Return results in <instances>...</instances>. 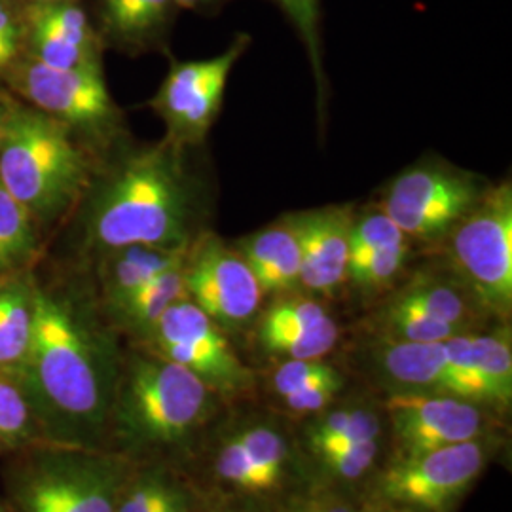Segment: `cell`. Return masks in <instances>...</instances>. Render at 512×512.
Instances as JSON below:
<instances>
[{
    "label": "cell",
    "instance_id": "obj_13",
    "mask_svg": "<svg viewBox=\"0 0 512 512\" xmlns=\"http://www.w3.org/2000/svg\"><path fill=\"white\" fill-rule=\"evenodd\" d=\"M395 458H410L437 448L480 439L484 416L478 404L433 393L401 391L387 404Z\"/></svg>",
    "mask_w": 512,
    "mask_h": 512
},
{
    "label": "cell",
    "instance_id": "obj_28",
    "mask_svg": "<svg viewBox=\"0 0 512 512\" xmlns=\"http://www.w3.org/2000/svg\"><path fill=\"white\" fill-rule=\"evenodd\" d=\"M338 342V327L327 319L310 329L291 330L260 336V344L272 353H281L289 359H323Z\"/></svg>",
    "mask_w": 512,
    "mask_h": 512
},
{
    "label": "cell",
    "instance_id": "obj_10",
    "mask_svg": "<svg viewBox=\"0 0 512 512\" xmlns=\"http://www.w3.org/2000/svg\"><path fill=\"white\" fill-rule=\"evenodd\" d=\"M247 44L249 37L241 35L217 57L171 67L152 99V107L167 126L169 143L183 148L203 141L219 114L228 76Z\"/></svg>",
    "mask_w": 512,
    "mask_h": 512
},
{
    "label": "cell",
    "instance_id": "obj_29",
    "mask_svg": "<svg viewBox=\"0 0 512 512\" xmlns=\"http://www.w3.org/2000/svg\"><path fill=\"white\" fill-rule=\"evenodd\" d=\"M293 23L311 61L319 93H323V44H321V0H274Z\"/></svg>",
    "mask_w": 512,
    "mask_h": 512
},
{
    "label": "cell",
    "instance_id": "obj_22",
    "mask_svg": "<svg viewBox=\"0 0 512 512\" xmlns=\"http://www.w3.org/2000/svg\"><path fill=\"white\" fill-rule=\"evenodd\" d=\"M37 253V220L0 183V275L23 272Z\"/></svg>",
    "mask_w": 512,
    "mask_h": 512
},
{
    "label": "cell",
    "instance_id": "obj_45",
    "mask_svg": "<svg viewBox=\"0 0 512 512\" xmlns=\"http://www.w3.org/2000/svg\"><path fill=\"white\" fill-rule=\"evenodd\" d=\"M380 512H412V511H404V509H395V511H380Z\"/></svg>",
    "mask_w": 512,
    "mask_h": 512
},
{
    "label": "cell",
    "instance_id": "obj_46",
    "mask_svg": "<svg viewBox=\"0 0 512 512\" xmlns=\"http://www.w3.org/2000/svg\"><path fill=\"white\" fill-rule=\"evenodd\" d=\"M357 512H359V511H357Z\"/></svg>",
    "mask_w": 512,
    "mask_h": 512
},
{
    "label": "cell",
    "instance_id": "obj_26",
    "mask_svg": "<svg viewBox=\"0 0 512 512\" xmlns=\"http://www.w3.org/2000/svg\"><path fill=\"white\" fill-rule=\"evenodd\" d=\"M40 437L35 414L21 385L0 374V444L19 448Z\"/></svg>",
    "mask_w": 512,
    "mask_h": 512
},
{
    "label": "cell",
    "instance_id": "obj_6",
    "mask_svg": "<svg viewBox=\"0 0 512 512\" xmlns=\"http://www.w3.org/2000/svg\"><path fill=\"white\" fill-rule=\"evenodd\" d=\"M450 255L467 291L501 317L512 306L511 183L484 192L480 202L450 230Z\"/></svg>",
    "mask_w": 512,
    "mask_h": 512
},
{
    "label": "cell",
    "instance_id": "obj_30",
    "mask_svg": "<svg viewBox=\"0 0 512 512\" xmlns=\"http://www.w3.org/2000/svg\"><path fill=\"white\" fill-rule=\"evenodd\" d=\"M406 255L408 245L404 241L376 253L349 258L346 279L363 291L380 289L401 272Z\"/></svg>",
    "mask_w": 512,
    "mask_h": 512
},
{
    "label": "cell",
    "instance_id": "obj_23",
    "mask_svg": "<svg viewBox=\"0 0 512 512\" xmlns=\"http://www.w3.org/2000/svg\"><path fill=\"white\" fill-rule=\"evenodd\" d=\"M184 264L186 260L175 268L165 270L164 274L156 275L137 293L131 294L122 306L116 308L126 325L139 332H150L169 306L188 298L184 283Z\"/></svg>",
    "mask_w": 512,
    "mask_h": 512
},
{
    "label": "cell",
    "instance_id": "obj_36",
    "mask_svg": "<svg viewBox=\"0 0 512 512\" xmlns=\"http://www.w3.org/2000/svg\"><path fill=\"white\" fill-rule=\"evenodd\" d=\"M342 380L340 372L334 366L323 363L321 359H289L279 366L274 374V389L277 395L285 397L298 389L319 382H336Z\"/></svg>",
    "mask_w": 512,
    "mask_h": 512
},
{
    "label": "cell",
    "instance_id": "obj_42",
    "mask_svg": "<svg viewBox=\"0 0 512 512\" xmlns=\"http://www.w3.org/2000/svg\"><path fill=\"white\" fill-rule=\"evenodd\" d=\"M296 512H357L353 507H348L344 503H334V501H319L313 505H306L304 509Z\"/></svg>",
    "mask_w": 512,
    "mask_h": 512
},
{
    "label": "cell",
    "instance_id": "obj_2",
    "mask_svg": "<svg viewBox=\"0 0 512 512\" xmlns=\"http://www.w3.org/2000/svg\"><path fill=\"white\" fill-rule=\"evenodd\" d=\"M190 211L181 148L165 139L128 158L99 188L88 217V239L105 251L188 245Z\"/></svg>",
    "mask_w": 512,
    "mask_h": 512
},
{
    "label": "cell",
    "instance_id": "obj_17",
    "mask_svg": "<svg viewBox=\"0 0 512 512\" xmlns=\"http://www.w3.org/2000/svg\"><path fill=\"white\" fill-rule=\"evenodd\" d=\"M175 0H97V33L122 50L156 46L179 12Z\"/></svg>",
    "mask_w": 512,
    "mask_h": 512
},
{
    "label": "cell",
    "instance_id": "obj_4",
    "mask_svg": "<svg viewBox=\"0 0 512 512\" xmlns=\"http://www.w3.org/2000/svg\"><path fill=\"white\" fill-rule=\"evenodd\" d=\"M211 389L162 355H137L129 361L114 393L118 435L135 448L175 446L188 439L207 418Z\"/></svg>",
    "mask_w": 512,
    "mask_h": 512
},
{
    "label": "cell",
    "instance_id": "obj_20",
    "mask_svg": "<svg viewBox=\"0 0 512 512\" xmlns=\"http://www.w3.org/2000/svg\"><path fill=\"white\" fill-rule=\"evenodd\" d=\"M35 325V283L23 272L0 275V374L16 378Z\"/></svg>",
    "mask_w": 512,
    "mask_h": 512
},
{
    "label": "cell",
    "instance_id": "obj_37",
    "mask_svg": "<svg viewBox=\"0 0 512 512\" xmlns=\"http://www.w3.org/2000/svg\"><path fill=\"white\" fill-rule=\"evenodd\" d=\"M25 54V19L21 0H0V78Z\"/></svg>",
    "mask_w": 512,
    "mask_h": 512
},
{
    "label": "cell",
    "instance_id": "obj_18",
    "mask_svg": "<svg viewBox=\"0 0 512 512\" xmlns=\"http://www.w3.org/2000/svg\"><path fill=\"white\" fill-rule=\"evenodd\" d=\"M238 253L255 274L262 294L285 293L300 283V245L291 219L243 239Z\"/></svg>",
    "mask_w": 512,
    "mask_h": 512
},
{
    "label": "cell",
    "instance_id": "obj_35",
    "mask_svg": "<svg viewBox=\"0 0 512 512\" xmlns=\"http://www.w3.org/2000/svg\"><path fill=\"white\" fill-rule=\"evenodd\" d=\"M380 452V439L361 440L353 444L336 446L325 452H319L317 458L321 461V467L329 475L342 478V480H353L365 475Z\"/></svg>",
    "mask_w": 512,
    "mask_h": 512
},
{
    "label": "cell",
    "instance_id": "obj_34",
    "mask_svg": "<svg viewBox=\"0 0 512 512\" xmlns=\"http://www.w3.org/2000/svg\"><path fill=\"white\" fill-rule=\"evenodd\" d=\"M404 241L406 236L401 232V228L387 217L384 209L368 213L361 219H353L349 234V258L376 253Z\"/></svg>",
    "mask_w": 512,
    "mask_h": 512
},
{
    "label": "cell",
    "instance_id": "obj_8",
    "mask_svg": "<svg viewBox=\"0 0 512 512\" xmlns=\"http://www.w3.org/2000/svg\"><path fill=\"white\" fill-rule=\"evenodd\" d=\"M488 454V446L476 439L410 458H393L376 490L397 509L448 512L475 484Z\"/></svg>",
    "mask_w": 512,
    "mask_h": 512
},
{
    "label": "cell",
    "instance_id": "obj_27",
    "mask_svg": "<svg viewBox=\"0 0 512 512\" xmlns=\"http://www.w3.org/2000/svg\"><path fill=\"white\" fill-rule=\"evenodd\" d=\"M384 332L389 342H416V344H433L444 342L461 330L437 321L433 317H427L425 313L401 306L397 302H389V306L382 313Z\"/></svg>",
    "mask_w": 512,
    "mask_h": 512
},
{
    "label": "cell",
    "instance_id": "obj_32",
    "mask_svg": "<svg viewBox=\"0 0 512 512\" xmlns=\"http://www.w3.org/2000/svg\"><path fill=\"white\" fill-rule=\"evenodd\" d=\"M236 439L245 446L247 454L253 458L256 467L268 476L272 486L277 488V484L285 475V463L289 456L283 437L268 427H251L236 435Z\"/></svg>",
    "mask_w": 512,
    "mask_h": 512
},
{
    "label": "cell",
    "instance_id": "obj_5",
    "mask_svg": "<svg viewBox=\"0 0 512 512\" xmlns=\"http://www.w3.org/2000/svg\"><path fill=\"white\" fill-rule=\"evenodd\" d=\"M12 490L21 512H116L122 467L92 450L54 444L19 465Z\"/></svg>",
    "mask_w": 512,
    "mask_h": 512
},
{
    "label": "cell",
    "instance_id": "obj_38",
    "mask_svg": "<svg viewBox=\"0 0 512 512\" xmlns=\"http://www.w3.org/2000/svg\"><path fill=\"white\" fill-rule=\"evenodd\" d=\"M169 488L158 476H145L118 499L116 512H160Z\"/></svg>",
    "mask_w": 512,
    "mask_h": 512
},
{
    "label": "cell",
    "instance_id": "obj_11",
    "mask_svg": "<svg viewBox=\"0 0 512 512\" xmlns=\"http://www.w3.org/2000/svg\"><path fill=\"white\" fill-rule=\"evenodd\" d=\"M482 196L471 177L427 165L391 184L384 211L406 238L435 239L448 234Z\"/></svg>",
    "mask_w": 512,
    "mask_h": 512
},
{
    "label": "cell",
    "instance_id": "obj_12",
    "mask_svg": "<svg viewBox=\"0 0 512 512\" xmlns=\"http://www.w3.org/2000/svg\"><path fill=\"white\" fill-rule=\"evenodd\" d=\"M184 283L188 300L220 329L253 319L262 300L260 285L243 256L215 236L203 239L192 256L188 253Z\"/></svg>",
    "mask_w": 512,
    "mask_h": 512
},
{
    "label": "cell",
    "instance_id": "obj_31",
    "mask_svg": "<svg viewBox=\"0 0 512 512\" xmlns=\"http://www.w3.org/2000/svg\"><path fill=\"white\" fill-rule=\"evenodd\" d=\"M215 469L226 484L238 488L241 492L274 490L268 476L256 467L255 461L236 437L226 440V444L220 448Z\"/></svg>",
    "mask_w": 512,
    "mask_h": 512
},
{
    "label": "cell",
    "instance_id": "obj_15",
    "mask_svg": "<svg viewBox=\"0 0 512 512\" xmlns=\"http://www.w3.org/2000/svg\"><path fill=\"white\" fill-rule=\"evenodd\" d=\"M300 245V283L313 293H334L348 272L353 211L334 205L291 217Z\"/></svg>",
    "mask_w": 512,
    "mask_h": 512
},
{
    "label": "cell",
    "instance_id": "obj_3",
    "mask_svg": "<svg viewBox=\"0 0 512 512\" xmlns=\"http://www.w3.org/2000/svg\"><path fill=\"white\" fill-rule=\"evenodd\" d=\"M90 179V162L76 133L16 101L0 141V183L46 224L69 211Z\"/></svg>",
    "mask_w": 512,
    "mask_h": 512
},
{
    "label": "cell",
    "instance_id": "obj_41",
    "mask_svg": "<svg viewBox=\"0 0 512 512\" xmlns=\"http://www.w3.org/2000/svg\"><path fill=\"white\" fill-rule=\"evenodd\" d=\"M16 101H18V99H14L10 93L0 92V141H2V137H4V129H6L8 118H10V114H12V109H14Z\"/></svg>",
    "mask_w": 512,
    "mask_h": 512
},
{
    "label": "cell",
    "instance_id": "obj_21",
    "mask_svg": "<svg viewBox=\"0 0 512 512\" xmlns=\"http://www.w3.org/2000/svg\"><path fill=\"white\" fill-rule=\"evenodd\" d=\"M190 253V243L179 247L131 245L109 251L103 268V287L110 306L116 310L129 296L165 270L183 264Z\"/></svg>",
    "mask_w": 512,
    "mask_h": 512
},
{
    "label": "cell",
    "instance_id": "obj_39",
    "mask_svg": "<svg viewBox=\"0 0 512 512\" xmlns=\"http://www.w3.org/2000/svg\"><path fill=\"white\" fill-rule=\"evenodd\" d=\"M340 387H342V380L319 382V384L308 385L304 389L289 393L283 399L291 412L315 414V412H323L332 403V399L336 397Z\"/></svg>",
    "mask_w": 512,
    "mask_h": 512
},
{
    "label": "cell",
    "instance_id": "obj_25",
    "mask_svg": "<svg viewBox=\"0 0 512 512\" xmlns=\"http://www.w3.org/2000/svg\"><path fill=\"white\" fill-rule=\"evenodd\" d=\"M393 302L421 311L427 317L448 323L458 330H463L471 317L465 296H461L456 289L429 277L412 281L406 289L393 298Z\"/></svg>",
    "mask_w": 512,
    "mask_h": 512
},
{
    "label": "cell",
    "instance_id": "obj_7",
    "mask_svg": "<svg viewBox=\"0 0 512 512\" xmlns=\"http://www.w3.org/2000/svg\"><path fill=\"white\" fill-rule=\"evenodd\" d=\"M2 80L21 103L74 133L103 137L120 120L101 65L55 69L23 54Z\"/></svg>",
    "mask_w": 512,
    "mask_h": 512
},
{
    "label": "cell",
    "instance_id": "obj_9",
    "mask_svg": "<svg viewBox=\"0 0 512 512\" xmlns=\"http://www.w3.org/2000/svg\"><path fill=\"white\" fill-rule=\"evenodd\" d=\"M148 334L158 355L196 374L211 391L236 395L249 389L251 370L239 361L219 325L192 300L169 306Z\"/></svg>",
    "mask_w": 512,
    "mask_h": 512
},
{
    "label": "cell",
    "instance_id": "obj_44",
    "mask_svg": "<svg viewBox=\"0 0 512 512\" xmlns=\"http://www.w3.org/2000/svg\"><path fill=\"white\" fill-rule=\"evenodd\" d=\"M59 2H73V0H21L23 8H31V6H48V4H59Z\"/></svg>",
    "mask_w": 512,
    "mask_h": 512
},
{
    "label": "cell",
    "instance_id": "obj_24",
    "mask_svg": "<svg viewBox=\"0 0 512 512\" xmlns=\"http://www.w3.org/2000/svg\"><path fill=\"white\" fill-rule=\"evenodd\" d=\"M382 423L378 414L366 408H344L313 421L308 429L310 448L317 454L329 448L361 440L380 439Z\"/></svg>",
    "mask_w": 512,
    "mask_h": 512
},
{
    "label": "cell",
    "instance_id": "obj_16",
    "mask_svg": "<svg viewBox=\"0 0 512 512\" xmlns=\"http://www.w3.org/2000/svg\"><path fill=\"white\" fill-rule=\"evenodd\" d=\"M459 397L475 404L507 406L512 397L511 338L495 334H456L444 340Z\"/></svg>",
    "mask_w": 512,
    "mask_h": 512
},
{
    "label": "cell",
    "instance_id": "obj_19",
    "mask_svg": "<svg viewBox=\"0 0 512 512\" xmlns=\"http://www.w3.org/2000/svg\"><path fill=\"white\" fill-rule=\"evenodd\" d=\"M382 365L387 376L403 385L404 391L459 397L456 374L446 355L444 342L416 344L387 340L382 351Z\"/></svg>",
    "mask_w": 512,
    "mask_h": 512
},
{
    "label": "cell",
    "instance_id": "obj_43",
    "mask_svg": "<svg viewBox=\"0 0 512 512\" xmlns=\"http://www.w3.org/2000/svg\"><path fill=\"white\" fill-rule=\"evenodd\" d=\"M179 4V8H188V10H205V8H213L224 0H175Z\"/></svg>",
    "mask_w": 512,
    "mask_h": 512
},
{
    "label": "cell",
    "instance_id": "obj_14",
    "mask_svg": "<svg viewBox=\"0 0 512 512\" xmlns=\"http://www.w3.org/2000/svg\"><path fill=\"white\" fill-rule=\"evenodd\" d=\"M25 55L55 69L101 65L103 40L80 0L23 8Z\"/></svg>",
    "mask_w": 512,
    "mask_h": 512
},
{
    "label": "cell",
    "instance_id": "obj_40",
    "mask_svg": "<svg viewBox=\"0 0 512 512\" xmlns=\"http://www.w3.org/2000/svg\"><path fill=\"white\" fill-rule=\"evenodd\" d=\"M160 512H192V505L188 495L183 494L181 490L169 488Z\"/></svg>",
    "mask_w": 512,
    "mask_h": 512
},
{
    "label": "cell",
    "instance_id": "obj_1",
    "mask_svg": "<svg viewBox=\"0 0 512 512\" xmlns=\"http://www.w3.org/2000/svg\"><path fill=\"white\" fill-rule=\"evenodd\" d=\"M14 380L46 439L92 450L114 404L109 363L73 304L37 285L31 349Z\"/></svg>",
    "mask_w": 512,
    "mask_h": 512
},
{
    "label": "cell",
    "instance_id": "obj_33",
    "mask_svg": "<svg viewBox=\"0 0 512 512\" xmlns=\"http://www.w3.org/2000/svg\"><path fill=\"white\" fill-rule=\"evenodd\" d=\"M329 319L327 310L308 298H289L275 302L270 310L266 311L258 338L268 334H279V332H291V330L310 329L323 321Z\"/></svg>",
    "mask_w": 512,
    "mask_h": 512
}]
</instances>
